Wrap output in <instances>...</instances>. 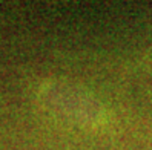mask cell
<instances>
[{
  "label": "cell",
  "instance_id": "1",
  "mask_svg": "<svg viewBox=\"0 0 152 150\" xmlns=\"http://www.w3.org/2000/svg\"><path fill=\"white\" fill-rule=\"evenodd\" d=\"M42 107L54 118L85 129L106 124V110L94 95L78 84L68 81H49L39 92Z\"/></svg>",
  "mask_w": 152,
  "mask_h": 150
}]
</instances>
